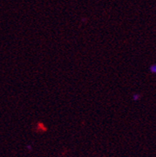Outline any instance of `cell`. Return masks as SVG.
I'll use <instances>...</instances> for the list:
<instances>
[{
  "instance_id": "1",
  "label": "cell",
  "mask_w": 156,
  "mask_h": 157,
  "mask_svg": "<svg viewBox=\"0 0 156 157\" xmlns=\"http://www.w3.org/2000/svg\"><path fill=\"white\" fill-rule=\"evenodd\" d=\"M150 72H151V73H153V74H156V65L150 66Z\"/></svg>"
},
{
  "instance_id": "2",
  "label": "cell",
  "mask_w": 156,
  "mask_h": 157,
  "mask_svg": "<svg viewBox=\"0 0 156 157\" xmlns=\"http://www.w3.org/2000/svg\"><path fill=\"white\" fill-rule=\"evenodd\" d=\"M132 98H133V100H134V101H138V100L140 98V96L139 95V94H134V95H133Z\"/></svg>"
}]
</instances>
